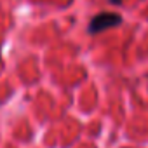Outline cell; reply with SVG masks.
<instances>
[{"instance_id":"obj_1","label":"cell","mask_w":148,"mask_h":148,"mask_svg":"<svg viewBox=\"0 0 148 148\" xmlns=\"http://www.w3.org/2000/svg\"><path fill=\"white\" fill-rule=\"evenodd\" d=\"M122 23V18L115 12H101L98 16H94L91 19V25H89V33L91 35H98L108 28H113V26H119Z\"/></svg>"},{"instance_id":"obj_2","label":"cell","mask_w":148,"mask_h":148,"mask_svg":"<svg viewBox=\"0 0 148 148\" xmlns=\"http://www.w3.org/2000/svg\"><path fill=\"white\" fill-rule=\"evenodd\" d=\"M110 2H113V4H119V2H120V0H110Z\"/></svg>"}]
</instances>
